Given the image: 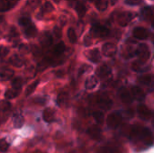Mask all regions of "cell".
Instances as JSON below:
<instances>
[{"mask_svg": "<svg viewBox=\"0 0 154 153\" xmlns=\"http://www.w3.org/2000/svg\"><path fill=\"white\" fill-rule=\"evenodd\" d=\"M11 85H12V88H14V89L20 91V89L23 87V79L21 78H15L12 80Z\"/></svg>", "mask_w": 154, "mask_h": 153, "instance_id": "cell-27", "label": "cell"}, {"mask_svg": "<svg viewBox=\"0 0 154 153\" xmlns=\"http://www.w3.org/2000/svg\"><path fill=\"white\" fill-rule=\"evenodd\" d=\"M134 36L138 40H146L149 36L148 31L143 27H136L133 31Z\"/></svg>", "mask_w": 154, "mask_h": 153, "instance_id": "cell-8", "label": "cell"}, {"mask_svg": "<svg viewBox=\"0 0 154 153\" xmlns=\"http://www.w3.org/2000/svg\"><path fill=\"white\" fill-rule=\"evenodd\" d=\"M136 54L139 58V60L141 63H145L149 58H150V50H149V47L144 44V43H142L138 46L137 50H136Z\"/></svg>", "mask_w": 154, "mask_h": 153, "instance_id": "cell-2", "label": "cell"}, {"mask_svg": "<svg viewBox=\"0 0 154 153\" xmlns=\"http://www.w3.org/2000/svg\"><path fill=\"white\" fill-rule=\"evenodd\" d=\"M138 115L143 120H149L152 116V112L151 110L145 106V105H140L138 106Z\"/></svg>", "mask_w": 154, "mask_h": 153, "instance_id": "cell-9", "label": "cell"}, {"mask_svg": "<svg viewBox=\"0 0 154 153\" xmlns=\"http://www.w3.org/2000/svg\"><path fill=\"white\" fill-rule=\"evenodd\" d=\"M68 38H69V41L71 43H75L77 41L78 37H77L76 32H75V30L73 28H69L68 30Z\"/></svg>", "mask_w": 154, "mask_h": 153, "instance_id": "cell-32", "label": "cell"}, {"mask_svg": "<svg viewBox=\"0 0 154 153\" xmlns=\"http://www.w3.org/2000/svg\"><path fill=\"white\" fill-rule=\"evenodd\" d=\"M91 33L97 38H106L109 34V30L99 23H95L91 27Z\"/></svg>", "mask_w": 154, "mask_h": 153, "instance_id": "cell-3", "label": "cell"}, {"mask_svg": "<svg viewBox=\"0 0 154 153\" xmlns=\"http://www.w3.org/2000/svg\"><path fill=\"white\" fill-rule=\"evenodd\" d=\"M75 9H76V12H77V14H78V15L79 17H83L86 14V13H87V8H86L85 5L82 4V3L77 4Z\"/></svg>", "mask_w": 154, "mask_h": 153, "instance_id": "cell-26", "label": "cell"}, {"mask_svg": "<svg viewBox=\"0 0 154 153\" xmlns=\"http://www.w3.org/2000/svg\"><path fill=\"white\" fill-rule=\"evenodd\" d=\"M23 116L21 114H16L14 117V126L15 128H21L23 125Z\"/></svg>", "mask_w": 154, "mask_h": 153, "instance_id": "cell-23", "label": "cell"}, {"mask_svg": "<svg viewBox=\"0 0 154 153\" xmlns=\"http://www.w3.org/2000/svg\"><path fill=\"white\" fill-rule=\"evenodd\" d=\"M23 32H24V35L27 38H32V37H34L37 34V29L32 23V24L28 25L27 27L23 28Z\"/></svg>", "mask_w": 154, "mask_h": 153, "instance_id": "cell-18", "label": "cell"}, {"mask_svg": "<svg viewBox=\"0 0 154 153\" xmlns=\"http://www.w3.org/2000/svg\"><path fill=\"white\" fill-rule=\"evenodd\" d=\"M93 115H94V119L96 120L97 123H98V124H102L103 123V121H104V115H103V113H101L100 111H96Z\"/></svg>", "mask_w": 154, "mask_h": 153, "instance_id": "cell-36", "label": "cell"}, {"mask_svg": "<svg viewBox=\"0 0 154 153\" xmlns=\"http://www.w3.org/2000/svg\"><path fill=\"white\" fill-rule=\"evenodd\" d=\"M152 78L150 75H144V76H142L139 78V81L143 85H148V84L152 83Z\"/></svg>", "mask_w": 154, "mask_h": 153, "instance_id": "cell-35", "label": "cell"}, {"mask_svg": "<svg viewBox=\"0 0 154 153\" xmlns=\"http://www.w3.org/2000/svg\"><path fill=\"white\" fill-rule=\"evenodd\" d=\"M54 10V6L52 5V4L51 2H45L44 5L42 6L41 8V14H49L51 13Z\"/></svg>", "mask_w": 154, "mask_h": 153, "instance_id": "cell-25", "label": "cell"}, {"mask_svg": "<svg viewBox=\"0 0 154 153\" xmlns=\"http://www.w3.org/2000/svg\"><path fill=\"white\" fill-rule=\"evenodd\" d=\"M130 138L135 142H142L143 144L150 146L153 142V136L151 131L141 125H134L130 130Z\"/></svg>", "mask_w": 154, "mask_h": 153, "instance_id": "cell-1", "label": "cell"}, {"mask_svg": "<svg viewBox=\"0 0 154 153\" xmlns=\"http://www.w3.org/2000/svg\"><path fill=\"white\" fill-rule=\"evenodd\" d=\"M41 4V0H28L27 5H29L32 8H36Z\"/></svg>", "mask_w": 154, "mask_h": 153, "instance_id": "cell-39", "label": "cell"}, {"mask_svg": "<svg viewBox=\"0 0 154 153\" xmlns=\"http://www.w3.org/2000/svg\"><path fill=\"white\" fill-rule=\"evenodd\" d=\"M118 151H116V149H115L114 147H110V146H106L104 148L101 149V153H117Z\"/></svg>", "mask_w": 154, "mask_h": 153, "instance_id": "cell-38", "label": "cell"}, {"mask_svg": "<svg viewBox=\"0 0 154 153\" xmlns=\"http://www.w3.org/2000/svg\"><path fill=\"white\" fill-rule=\"evenodd\" d=\"M43 120L46 123H51L55 120V112L51 108H46L42 114Z\"/></svg>", "mask_w": 154, "mask_h": 153, "instance_id": "cell-14", "label": "cell"}, {"mask_svg": "<svg viewBox=\"0 0 154 153\" xmlns=\"http://www.w3.org/2000/svg\"><path fill=\"white\" fill-rule=\"evenodd\" d=\"M88 58L89 60H91L94 63H97L100 60V51L98 50V49H94L89 50V52L88 53Z\"/></svg>", "mask_w": 154, "mask_h": 153, "instance_id": "cell-16", "label": "cell"}, {"mask_svg": "<svg viewBox=\"0 0 154 153\" xmlns=\"http://www.w3.org/2000/svg\"><path fill=\"white\" fill-rule=\"evenodd\" d=\"M121 121H122V115L118 112H114L108 115L106 119V124L110 128L115 129L119 126Z\"/></svg>", "mask_w": 154, "mask_h": 153, "instance_id": "cell-4", "label": "cell"}, {"mask_svg": "<svg viewBox=\"0 0 154 153\" xmlns=\"http://www.w3.org/2000/svg\"><path fill=\"white\" fill-rule=\"evenodd\" d=\"M40 42L44 48L50 47L51 45V43H52V37H51V33L49 32H43L41 39H40Z\"/></svg>", "mask_w": 154, "mask_h": 153, "instance_id": "cell-12", "label": "cell"}, {"mask_svg": "<svg viewBox=\"0 0 154 153\" xmlns=\"http://www.w3.org/2000/svg\"><path fill=\"white\" fill-rule=\"evenodd\" d=\"M19 0H1V12H5L12 9Z\"/></svg>", "mask_w": 154, "mask_h": 153, "instance_id": "cell-13", "label": "cell"}, {"mask_svg": "<svg viewBox=\"0 0 154 153\" xmlns=\"http://www.w3.org/2000/svg\"><path fill=\"white\" fill-rule=\"evenodd\" d=\"M53 1H54L55 3H60V2L61 0H53Z\"/></svg>", "mask_w": 154, "mask_h": 153, "instance_id": "cell-46", "label": "cell"}, {"mask_svg": "<svg viewBox=\"0 0 154 153\" xmlns=\"http://www.w3.org/2000/svg\"><path fill=\"white\" fill-rule=\"evenodd\" d=\"M19 95V91L14 89V88H10L7 89L5 93V96L6 99H13L14 97H16Z\"/></svg>", "mask_w": 154, "mask_h": 153, "instance_id": "cell-28", "label": "cell"}, {"mask_svg": "<svg viewBox=\"0 0 154 153\" xmlns=\"http://www.w3.org/2000/svg\"><path fill=\"white\" fill-rule=\"evenodd\" d=\"M140 2H141V0H126V4H129L131 5H135Z\"/></svg>", "mask_w": 154, "mask_h": 153, "instance_id": "cell-43", "label": "cell"}, {"mask_svg": "<svg viewBox=\"0 0 154 153\" xmlns=\"http://www.w3.org/2000/svg\"><path fill=\"white\" fill-rule=\"evenodd\" d=\"M65 49H66L65 44L62 41H60V42L57 43L54 46V48H53V54L55 56H60L65 51Z\"/></svg>", "mask_w": 154, "mask_h": 153, "instance_id": "cell-22", "label": "cell"}, {"mask_svg": "<svg viewBox=\"0 0 154 153\" xmlns=\"http://www.w3.org/2000/svg\"><path fill=\"white\" fill-rule=\"evenodd\" d=\"M116 51H117L116 46L111 42H106L102 47V53L106 57H113L116 55Z\"/></svg>", "mask_w": 154, "mask_h": 153, "instance_id": "cell-5", "label": "cell"}, {"mask_svg": "<svg viewBox=\"0 0 154 153\" xmlns=\"http://www.w3.org/2000/svg\"><path fill=\"white\" fill-rule=\"evenodd\" d=\"M97 73L100 78H107L111 74V68L108 65L104 64L97 69Z\"/></svg>", "mask_w": 154, "mask_h": 153, "instance_id": "cell-15", "label": "cell"}, {"mask_svg": "<svg viewBox=\"0 0 154 153\" xmlns=\"http://www.w3.org/2000/svg\"><path fill=\"white\" fill-rule=\"evenodd\" d=\"M8 148H9L8 142L5 139H2L1 142H0V151H1V152H5L8 150Z\"/></svg>", "mask_w": 154, "mask_h": 153, "instance_id": "cell-37", "label": "cell"}, {"mask_svg": "<svg viewBox=\"0 0 154 153\" xmlns=\"http://www.w3.org/2000/svg\"><path fill=\"white\" fill-rule=\"evenodd\" d=\"M10 38L12 40H14V39L18 38V32H17L15 28H12L11 29V31H10Z\"/></svg>", "mask_w": 154, "mask_h": 153, "instance_id": "cell-41", "label": "cell"}, {"mask_svg": "<svg viewBox=\"0 0 154 153\" xmlns=\"http://www.w3.org/2000/svg\"><path fill=\"white\" fill-rule=\"evenodd\" d=\"M14 76V71L9 69H2L0 71V78L3 81L12 78Z\"/></svg>", "mask_w": 154, "mask_h": 153, "instance_id": "cell-20", "label": "cell"}, {"mask_svg": "<svg viewBox=\"0 0 154 153\" xmlns=\"http://www.w3.org/2000/svg\"><path fill=\"white\" fill-rule=\"evenodd\" d=\"M108 6V0H97L96 2V7L99 11H105Z\"/></svg>", "mask_w": 154, "mask_h": 153, "instance_id": "cell-29", "label": "cell"}, {"mask_svg": "<svg viewBox=\"0 0 154 153\" xmlns=\"http://www.w3.org/2000/svg\"><path fill=\"white\" fill-rule=\"evenodd\" d=\"M53 33L55 35L56 38H60L62 33H61V29L59 27V26H55L54 29H53Z\"/></svg>", "mask_w": 154, "mask_h": 153, "instance_id": "cell-40", "label": "cell"}, {"mask_svg": "<svg viewBox=\"0 0 154 153\" xmlns=\"http://www.w3.org/2000/svg\"><path fill=\"white\" fill-rule=\"evenodd\" d=\"M19 24L21 26H23V28L27 27L28 25L32 24V21H31V18L30 17H27V16H23L19 19Z\"/></svg>", "mask_w": 154, "mask_h": 153, "instance_id": "cell-33", "label": "cell"}, {"mask_svg": "<svg viewBox=\"0 0 154 153\" xmlns=\"http://www.w3.org/2000/svg\"><path fill=\"white\" fill-rule=\"evenodd\" d=\"M7 53H8V50H7V49H5V47H2V48H1V58H2V59H4Z\"/></svg>", "mask_w": 154, "mask_h": 153, "instance_id": "cell-42", "label": "cell"}, {"mask_svg": "<svg viewBox=\"0 0 154 153\" xmlns=\"http://www.w3.org/2000/svg\"><path fill=\"white\" fill-rule=\"evenodd\" d=\"M152 26H153V28H154V20H153V22H152Z\"/></svg>", "mask_w": 154, "mask_h": 153, "instance_id": "cell-47", "label": "cell"}, {"mask_svg": "<svg viewBox=\"0 0 154 153\" xmlns=\"http://www.w3.org/2000/svg\"><path fill=\"white\" fill-rule=\"evenodd\" d=\"M133 17H134V14L131 12H123L118 15L117 21L121 26L125 27L132 21Z\"/></svg>", "mask_w": 154, "mask_h": 153, "instance_id": "cell-6", "label": "cell"}, {"mask_svg": "<svg viewBox=\"0 0 154 153\" xmlns=\"http://www.w3.org/2000/svg\"><path fill=\"white\" fill-rule=\"evenodd\" d=\"M38 84H39V80H38V79H36V80L33 81L32 84H30V85L28 86V87L26 88V90H25V95H26V96H29V95L32 94V93L35 91V89H36Z\"/></svg>", "mask_w": 154, "mask_h": 153, "instance_id": "cell-31", "label": "cell"}, {"mask_svg": "<svg viewBox=\"0 0 154 153\" xmlns=\"http://www.w3.org/2000/svg\"><path fill=\"white\" fill-rule=\"evenodd\" d=\"M132 95L134 96V98H136L138 100H143L145 97V94L143 91L142 88H140L139 87H134L132 88Z\"/></svg>", "mask_w": 154, "mask_h": 153, "instance_id": "cell-19", "label": "cell"}, {"mask_svg": "<svg viewBox=\"0 0 154 153\" xmlns=\"http://www.w3.org/2000/svg\"><path fill=\"white\" fill-rule=\"evenodd\" d=\"M141 14L144 19H149L153 15V10L151 7H144L142 9Z\"/></svg>", "mask_w": 154, "mask_h": 153, "instance_id": "cell-30", "label": "cell"}, {"mask_svg": "<svg viewBox=\"0 0 154 153\" xmlns=\"http://www.w3.org/2000/svg\"><path fill=\"white\" fill-rule=\"evenodd\" d=\"M68 97H69L68 93H66V92H60L58 95V96H57V103H58V105L60 106H64L67 103V101H68Z\"/></svg>", "mask_w": 154, "mask_h": 153, "instance_id": "cell-24", "label": "cell"}, {"mask_svg": "<svg viewBox=\"0 0 154 153\" xmlns=\"http://www.w3.org/2000/svg\"><path fill=\"white\" fill-rule=\"evenodd\" d=\"M98 84L97 79L95 77H89L85 82V87L87 89H94Z\"/></svg>", "mask_w": 154, "mask_h": 153, "instance_id": "cell-21", "label": "cell"}, {"mask_svg": "<svg viewBox=\"0 0 154 153\" xmlns=\"http://www.w3.org/2000/svg\"><path fill=\"white\" fill-rule=\"evenodd\" d=\"M85 45H87V46H88V45H90L91 44V39H90V37L89 36H86L85 37Z\"/></svg>", "mask_w": 154, "mask_h": 153, "instance_id": "cell-44", "label": "cell"}, {"mask_svg": "<svg viewBox=\"0 0 154 153\" xmlns=\"http://www.w3.org/2000/svg\"><path fill=\"white\" fill-rule=\"evenodd\" d=\"M119 97H120V100L123 103H125V104L132 103L133 102V99H134L133 95L126 88H122L120 90V92H119Z\"/></svg>", "mask_w": 154, "mask_h": 153, "instance_id": "cell-10", "label": "cell"}, {"mask_svg": "<svg viewBox=\"0 0 154 153\" xmlns=\"http://www.w3.org/2000/svg\"><path fill=\"white\" fill-rule=\"evenodd\" d=\"M88 135L94 139V140H99L102 136V132H101V129L98 127V126H96V125H93L91 127L88 128Z\"/></svg>", "mask_w": 154, "mask_h": 153, "instance_id": "cell-11", "label": "cell"}, {"mask_svg": "<svg viewBox=\"0 0 154 153\" xmlns=\"http://www.w3.org/2000/svg\"><path fill=\"white\" fill-rule=\"evenodd\" d=\"M97 103L98 107H99L100 109L104 110V111H106V110L110 109V108L112 107V106H113V102H112V100H111L110 98H108V97H105V96H103V97H99V98L97 99Z\"/></svg>", "mask_w": 154, "mask_h": 153, "instance_id": "cell-7", "label": "cell"}, {"mask_svg": "<svg viewBox=\"0 0 154 153\" xmlns=\"http://www.w3.org/2000/svg\"><path fill=\"white\" fill-rule=\"evenodd\" d=\"M9 62H10L13 66L17 67V68H20V67L23 66V64H24V60H23L21 56H19V55H17V54H14V55H13V56L10 58Z\"/></svg>", "mask_w": 154, "mask_h": 153, "instance_id": "cell-17", "label": "cell"}, {"mask_svg": "<svg viewBox=\"0 0 154 153\" xmlns=\"http://www.w3.org/2000/svg\"><path fill=\"white\" fill-rule=\"evenodd\" d=\"M11 109V104L8 101H2L1 103V111L3 114H7Z\"/></svg>", "mask_w": 154, "mask_h": 153, "instance_id": "cell-34", "label": "cell"}, {"mask_svg": "<svg viewBox=\"0 0 154 153\" xmlns=\"http://www.w3.org/2000/svg\"><path fill=\"white\" fill-rule=\"evenodd\" d=\"M116 2H117V0H111V5H116Z\"/></svg>", "mask_w": 154, "mask_h": 153, "instance_id": "cell-45", "label": "cell"}]
</instances>
